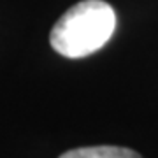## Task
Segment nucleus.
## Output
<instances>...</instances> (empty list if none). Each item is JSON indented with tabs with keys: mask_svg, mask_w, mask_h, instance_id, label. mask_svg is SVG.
<instances>
[{
	"mask_svg": "<svg viewBox=\"0 0 158 158\" xmlns=\"http://www.w3.org/2000/svg\"><path fill=\"white\" fill-rule=\"evenodd\" d=\"M60 158H142L134 149L121 146H88L63 153Z\"/></svg>",
	"mask_w": 158,
	"mask_h": 158,
	"instance_id": "obj_2",
	"label": "nucleus"
},
{
	"mask_svg": "<svg viewBox=\"0 0 158 158\" xmlns=\"http://www.w3.org/2000/svg\"><path fill=\"white\" fill-rule=\"evenodd\" d=\"M116 28L114 9L104 0H83L72 6L51 28L49 42L65 58H85L102 49Z\"/></svg>",
	"mask_w": 158,
	"mask_h": 158,
	"instance_id": "obj_1",
	"label": "nucleus"
}]
</instances>
